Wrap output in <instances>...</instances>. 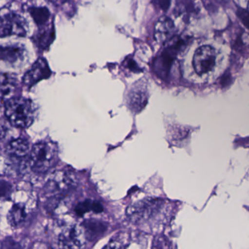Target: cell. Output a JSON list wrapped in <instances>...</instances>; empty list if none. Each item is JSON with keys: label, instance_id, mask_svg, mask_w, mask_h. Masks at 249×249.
<instances>
[{"label": "cell", "instance_id": "cell-18", "mask_svg": "<svg viewBox=\"0 0 249 249\" xmlns=\"http://www.w3.org/2000/svg\"><path fill=\"white\" fill-rule=\"evenodd\" d=\"M26 212L25 206L20 203L13 205L12 209L9 212L8 219L10 225L13 226H18L26 219Z\"/></svg>", "mask_w": 249, "mask_h": 249}, {"label": "cell", "instance_id": "cell-13", "mask_svg": "<svg viewBox=\"0 0 249 249\" xmlns=\"http://www.w3.org/2000/svg\"><path fill=\"white\" fill-rule=\"evenodd\" d=\"M30 143L25 138L13 139L7 146V152L13 158H23L30 152Z\"/></svg>", "mask_w": 249, "mask_h": 249}, {"label": "cell", "instance_id": "cell-4", "mask_svg": "<svg viewBox=\"0 0 249 249\" xmlns=\"http://www.w3.org/2000/svg\"><path fill=\"white\" fill-rule=\"evenodd\" d=\"M188 42L189 39L187 38L175 36L166 42L165 49L154 61L155 72L159 77L162 79L168 77L175 58L180 53L186 49Z\"/></svg>", "mask_w": 249, "mask_h": 249}, {"label": "cell", "instance_id": "cell-3", "mask_svg": "<svg viewBox=\"0 0 249 249\" xmlns=\"http://www.w3.org/2000/svg\"><path fill=\"white\" fill-rule=\"evenodd\" d=\"M76 184L73 173L61 171L53 174L43 189V196L48 199V206L55 209L58 203L76 188Z\"/></svg>", "mask_w": 249, "mask_h": 249}, {"label": "cell", "instance_id": "cell-8", "mask_svg": "<svg viewBox=\"0 0 249 249\" xmlns=\"http://www.w3.org/2000/svg\"><path fill=\"white\" fill-rule=\"evenodd\" d=\"M216 51L210 45L200 47L194 53L193 57V67L198 75L209 74L216 64Z\"/></svg>", "mask_w": 249, "mask_h": 249}, {"label": "cell", "instance_id": "cell-23", "mask_svg": "<svg viewBox=\"0 0 249 249\" xmlns=\"http://www.w3.org/2000/svg\"><path fill=\"white\" fill-rule=\"evenodd\" d=\"M1 249H23L19 243L11 238H6L1 244Z\"/></svg>", "mask_w": 249, "mask_h": 249}, {"label": "cell", "instance_id": "cell-20", "mask_svg": "<svg viewBox=\"0 0 249 249\" xmlns=\"http://www.w3.org/2000/svg\"><path fill=\"white\" fill-rule=\"evenodd\" d=\"M16 88V81L13 77L5 74H0V96H5Z\"/></svg>", "mask_w": 249, "mask_h": 249}, {"label": "cell", "instance_id": "cell-15", "mask_svg": "<svg viewBox=\"0 0 249 249\" xmlns=\"http://www.w3.org/2000/svg\"><path fill=\"white\" fill-rule=\"evenodd\" d=\"M148 96L143 89L137 88L135 90H132L129 97V104L130 108L134 112H140L147 104Z\"/></svg>", "mask_w": 249, "mask_h": 249}, {"label": "cell", "instance_id": "cell-19", "mask_svg": "<svg viewBox=\"0 0 249 249\" xmlns=\"http://www.w3.org/2000/svg\"><path fill=\"white\" fill-rule=\"evenodd\" d=\"M84 228L89 238H95L104 233L106 226L103 222L96 220H87L84 222Z\"/></svg>", "mask_w": 249, "mask_h": 249}, {"label": "cell", "instance_id": "cell-25", "mask_svg": "<svg viewBox=\"0 0 249 249\" xmlns=\"http://www.w3.org/2000/svg\"><path fill=\"white\" fill-rule=\"evenodd\" d=\"M237 14H238V17H239V18L241 19V21L244 23L246 27H248V25H247V23H248L249 21L248 11H247V10H244V9L241 8L238 10Z\"/></svg>", "mask_w": 249, "mask_h": 249}, {"label": "cell", "instance_id": "cell-11", "mask_svg": "<svg viewBox=\"0 0 249 249\" xmlns=\"http://www.w3.org/2000/svg\"><path fill=\"white\" fill-rule=\"evenodd\" d=\"M175 25L171 18L162 16L154 26V38L160 44L166 43L173 36Z\"/></svg>", "mask_w": 249, "mask_h": 249}, {"label": "cell", "instance_id": "cell-14", "mask_svg": "<svg viewBox=\"0 0 249 249\" xmlns=\"http://www.w3.org/2000/svg\"><path fill=\"white\" fill-rule=\"evenodd\" d=\"M175 11L184 20H190L198 13L197 6L192 0H177Z\"/></svg>", "mask_w": 249, "mask_h": 249}, {"label": "cell", "instance_id": "cell-9", "mask_svg": "<svg viewBox=\"0 0 249 249\" xmlns=\"http://www.w3.org/2000/svg\"><path fill=\"white\" fill-rule=\"evenodd\" d=\"M52 74L48 63L43 58H39L23 75L22 82L29 89L33 87L41 80L49 78Z\"/></svg>", "mask_w": 249, "mask_h": 249}, {"label": "cell", "instance_id": "cell-12", "mask_svg": "<svg viewBox=\"0 0 249 249\" xmlns=\"http://www.w3.org/2000/svg\"><path fill=\"white\" fill-rule=\"evenodd\" d=\"M55 38L54 25L39 28V31L33 36V42L40 51H46L54 42Z\"/></svg>", "mask_w": 249, "mask_h": 249}, {"label": "cell", "instance_id": "cell-26", "mask_svg": "<svg viewBox=\"0 0 249 249\" xmlns=\"http://www.w3.org/2000/svg\"><path fill=\"white\" fill-rule=\"evenodd\" d=\"M103 249H122L121 244L116 241H112Z\"/></svg>", "mask_w": 249, "mask_h": 249}, {"label": "cell", "instance_id": "cell-7", "mask_svg": "<svg viewBox=\"0 0 249 249\" xmlns=\"http://www.w3.org/2000/svg\"><path fill=\"white\" fill-rule=\"evenodd\" d=\"M163 202L159 199H149L137 202L127 209V216L132 222H142L153 217L162 209Z\"/></svg>", "mask_w": 249, "mask_h": 249}, {"label": "cell", "instance_id": "cell-21", "mask_svg": "<svg viewBox=\"0 0 249 249\" xmlns=\"http://www.w3.org/2000/svg\"><path fill=\"white\" fill-rule=\"evenodd\" d=\"M13 187L11 183L4 179H0V200L5 201L11 199Z\"/></svg>", "mask_w": 249, "mask_h": 249}, {"label": "cell", "instance_id": "cell-10", "mask_svg": "<svg viewBox=\"0 0 249 249\" xmlns=\"http://www.w3.org/2000/svg\"><path fill=\"white\" fill-rule=\"evenodd\" d=\"M26 50L23 45H0V61H4L11 65H19L24 61Z\"/></svg>", "mask_w": 249, "mask_h": 249}, {"label": "cell", "instance_id": "cell-16", "mask_svg": "<svg viewBox=\"0 0 249 249\" xmlns=\"http://www.w3.org/2000/svg\"><path fill=\"white\" fill-rule=\"evenodd\" d=\"M76 214L79 216H83L85 213L89 212L99 213L103 212V206L99 201H94L92 200H86L80 202L75 208Z\"/></svg>", "mask_w": 249, "mask_h": 249}, {"label": "cell", "instance_id": "cell-17", "mask_svg": "<svg viewBox=\"0 0 249 249\" xmlns=\"http://www.w3.org/2000/svg\"><path fill=\"white\" fill-rule=\"evenodd\" d=\"M29 13L39 29L47 26L51 17V13L46 7H31Z\"/></svg>", "mask_w": 249, "mask_h": 249}, {"label": "cell", "instance_id": "cell-22", "mask_svg": "<svg viewBox=\"0 0 249 249\" xmlns=\"http://www.w3.org/2000/svg\"><path fill=\"white\" fill-rule=\"evenodd\" d=\"M153 249H173V245L166 237L159 236L153 241Z\"/></svg>", "mask_w": 249, "mask_h": 249}, {"label": "cell", "instance_id": "cell-2", "mask_svg": "<svg viewBox=\"0 0 249 249\" xmlns=\"http://www.w3.org/2000/svg\"><path fill=\"white\" fill-rule=\"evenodd\" d=\"M58 160V147L55 142L41 141L29 152V163L34 172L45 174L55 166Z\"/></svg>", "mask_w": 249, "mask_h": 249}, {"label": "cell", "instance_id": "cell-24", "mask_svg": "<svg viewBox=\"0 0 249 249\" xmlns=\"http://www.w3.org/2000/svg\"><path fill=\"white\" fill-rule=\"evenodd\" d=\"M153 3L159 10L166 12L170 8L171 0H153Z\"/></svg>", "mask_w": 249, "mask_h": 249}, {"label": "cell", "instance_id": "cell-5", "mask_svg": "<svg viewBox=\"0 0 249 249\" xmlns=\"http://www.w3.org/2000/svg\"><path fill=\"white\" fill-rule=\"evenodd\" d=\"M86 234L78 225L66 226L60 231L54 243L56 249H83Z\"/></svg>", "mask_w": 249, "mask_h": 249}, {"label": "cell", "instance_id": "cell-1", "mask_svg": "<svg viewBox=\"0 0 249 249\" xmlns=\"http://www.w3.org/2000/svg\"><path fill=\"white\" fill-rule=\"evenodd\" d=\"M4 112L12 125L18 128H28L35 119V105L30 99L18 96L6 102Z\"/></svg>", "mask_w": 249, "mask_h": 249}, {"label": "cell", "instance_id": "cell-6", "mask_svg": "<svg viewBox=\"0 0 249 249\" xmlns=\"http://www.w3.org/2000/svg\"><path fill=\"white\" fill-rule=\"evenodd\" d=\"M27 31V22L16 12L8 11L0 16V37L25 36Z\"/></svg>", "mask_w": 249, "mask_h": 249}]
</instances>
